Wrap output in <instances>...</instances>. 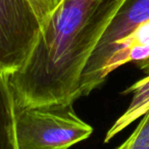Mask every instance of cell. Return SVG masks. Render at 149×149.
I'll list each match as a JSON object with an SVG mask.
<instances>
[{
    "label": "cell",
    "instance_id": "6da1fadb",
    "mask_svg": "<svg viewBox=\"0 0 149 149\" xmlns=\"http://www.w3.org/2000/svg\"><path fill=\"white\" fill-rule=\"evenodd\" d=\"M92 133L93 128L78 116L72 102L15 109L19 149H68Z\"/></svg>",
    "mask_w": 149,
    "mask_h": 149
},
{
    "label": "cell",
    "instance_id": "7a4b0ae2",
    "mask_svg": "<svg viewBox=\"0 0 149 149\" xmlns=\"http://www.w3.org/2000/svg\"><path fill=\"white\" fill-rule=\"evenodd\" d=\"M40 31L28 0H0V72L10 76L23 65Z\"/></svg>",
    "mask_w": 149,
    "mask_h": 149
},
{
    "label": "cell",
    "instance_id": "3957f363",
    "mask_svg": "<svg viewBox=\"0 0 149 149\" xmlns=\"http://www.w3.org/2000/svg\"><path fill=\"white\" fill-rule=\"evenodd\" d=\"M148 19L149 0L125 1L106 27L84 68L81 81L83 94L89 95L105 82L102 72L114 43Z\"/></svg>",
    "mask_w": 149,
    "mask_h": 149
},
{
    "label": "cell",
    "instance_id": "277c9868",
    "mask_svg": "<svg viewBox=\"0 0 149 149\" xmlns=\"http://www.w3.org/2000/svg\"><path fill=\"white\" fill-rule=\"evenodd\" d=\"M147 58H149V19L114 43L103 68V80L106 81L113 70L124 64L136 63Z\"/></svg>",
    "mask_w": 149,
    "mask_h": 149
},
{
    "label": "cell",
    "instance_id": "5b68a950",
    "mask_svg": "<svg viewBox=\"0 0 149 149\" xmlns=\"http://www.w3.org/2000/svg\"><path fill=\"white\" fill-rule=\"evenodd\" d=\"M123 94H132V99L128 108L105 134V143H108L113 137L149 111V74L128 87Z\"/></svg>",
    "mask_w": 149,
    "mask_h": 149
},
{
    "label": "cell",
    "instance_id": "8992f818",
    "mask_svg": "<svg viewBox=\"0 0 149 149\" xmlns=\"http://www.w3.org/2000/svg\"><path fill=\"white\" fill-rule=\"evenodd\" d=\"M15 109L9 76L0 72V149H19L15 134Z\"/></svg>",
    "mask_w": 149,
    "mask_h": 149
},
{
    "label": "cell",
    "instance_id": "52a82bcc",
    "mask_svg": "<svg viewBox=\"0 0 149 149\" xmlns=\"http://www.w3.org/2000/svg\"><path fill=\"white\" fill-rule=\"evenodd\" d=\"M116 149H149V111L141 116L132 134Z\"/></svg>",
    "mask_w": 149,
    "mask_h": 149
},
{
    "label": "cell",
    "instance_id": "ba28073f",
    "mask_svg": "<svg viewBox=\"0 0 149 149\" xmlns=\"http://www.w3.org/2000/svg\"><path fill=\"white\" fill-rule=\"evenodd\" d=\"M34 9L41 27L52 17L63 0H28Z\"/></svg>",
    "mask_w": 149,
    "mask_h": 149
},
{
    "label": "cell",
    "instance_id": "9c48e42d",
    "mask_svg": "<svg viewBox=\"0 0 149 149\" xmlns=\"http://www.w3.org/2000/svg\"><path fill=\"white\" fill-rule=\"evenodd\" d=\"M136 66L139 68L140 70H142L145 74H149V58L145 60H142V61H138L136 62Z\"/></svg>",
    "mask_w": 149,
    "mask_h": 149
}]
</instances>
